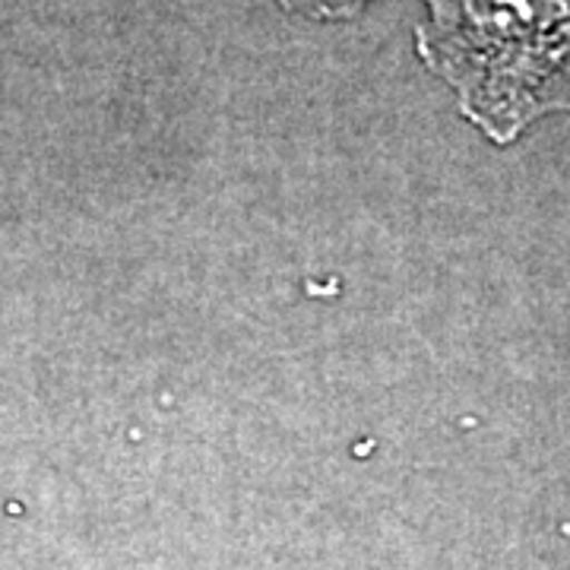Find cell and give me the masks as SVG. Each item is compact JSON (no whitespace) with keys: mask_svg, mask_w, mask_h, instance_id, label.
<instances>
[{"mask_svg":"<svg viewBox=\"0 0 570 570\" xmlns=\"http://www.w3.org/2000/svg\"><path fill=\"white\" fill-rule=\"evenodd\" d=\"M441 39L475 80L485 121L513 137L570 108V0H431Z\"/></svg>","mask_w":570,"mask_h":570,"instance_id":"1","label":"cell"},{"mask_svg":"<svg viewBox=\"0 0 570 570\" xmlns=\"http://www.w3.org/2000/svg\"><path fill=\"white\" fill-rule=\"evenodd\" d=\"M279 3L292 13H305L314 20H343L358 13L371 0H279Z\"/></svg>","mask_w":570,"mask_h":570,"instance_id":"2","label":"cell"}]
</instances>
